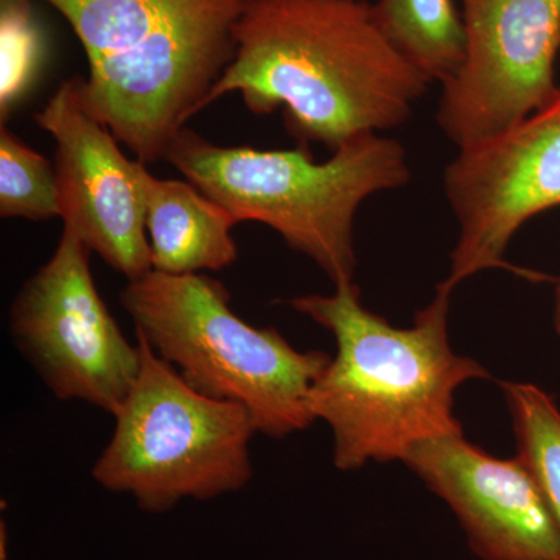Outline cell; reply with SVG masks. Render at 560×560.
Here are the masks:
<instances>
[{
    "label": "cell",
    "mask_w": 560,
    "mask_h": 560,
    "mask_svg": "<svg viewBox=\"0 0 560 560\" xmlns=\"http://www.w3.org/2000/svg\"><path fill=\"white\" fill-rule=\"evenodd\" d=\"M234 35L202 109L238 92L250 113L283 108L293 135L331 151L399 127L429 88L361 0H249Z\"/></svg>",
    "instance_id": "cell-1"
},
{
    "label": "cell",
    "mask_w": 560,
    "mask_h": 560,
    "mask_svg": "<svg viewBox=\"0 0 560 560\" xmlns=\"http://www.w3.org/2000/svg\"><path fill=\"white\" fill-rule=\"evenodd\" d=\"M452 291L440 283L408 329L364 308L355 282L327 296L289 301L337 341V357L313 383L311 410L334 433L338 469L401 460L420 442L463 434L453 412L456 389L490 375L478 361L453 352Z\"/></svg>",
    "instance_id": "cell-2"
},
{
    "label": "cell",
    "mask_w": 560,
    "mask_h": 560,
    "mask_svg": "<svg viewBox=\"0 0 560 560\" xmlns=\"http://www.w3.org/2000/svg\"><path fill=\"white\" fill-rule=\"evenodd\" d=\"M60 11L90 62L88 105L143 164L175 136L234 60L249 0H43Z\"/></svg>",
    "instance_id": "cell-3"
},
{
    "label": "cell",
    "mask_w": 560,
    "mask_h": 560,
    "mask_svg": "<svg viewBox=\"0 0 560 560\" xmlns=\"http://www.w3.org/2000/svg\"><path fill=\"white\" fill-rule=\"evenodd\" d=\"M164 161L224 206L238 223L257 221L278 232L329 276L353 282V220L361 202L410 180L407 151L377 132L342 143L326 162L305 147L257 150L221 147L183 128Z\"/></svg>",
    "instance_id": "cell-4"
},
{
    "label": "cell",
    "mask_w": 560,
    "mask_h": 560,
    "mask_svg": "<svg viewBox=\"0 0 560 560\" xmlns=\"http://www.w3.org/2000/svg\"><path fill=\"white\" fill-rule=\"evenodd\" d=\"M120 302L156 355L206 396L245 408L259 433L282 440L315 422L311 390L330 357L238 318L220 280L153 270L128 282Z\"/></svg>",
    "instance_id": "cell-5"
},
{
    "label": "cell",
    "mask_w": 560,
    "mask_h": 560,
    "mask_svg": "<svg viewBox=\"0 0 560 560\" xmlns=\"http://www.w3.org/2000/svg\"><path fill=\"white\" fill-rule=\"evenodd\" d=\"M136 337L139 375L113 415V436L92 478L151 514L245 488L253 477L249 442L259 433L249 412L195 389Z\"/></svg>",
    "instance_id": "cell-6"
},
{
    "label": "cell",
    "mask_w": 560,
    "mask_h": 560,
    "mask_svg": "<svg viewBox=\"0 0 560 560\" xmlns=\"http://www.w3.org/2000/svg\"><path fill=\"white\" fill-rule=\"evenodd\" d=\"M91 249L65 226L49 260L22 285L10 331L57 399L114 415L140 371V348L125 338L92 279Z\"/></svg>",
    "instance_id": "cell-7"
},
{
    "label": "cell",
    "mask_w": 560,
    "mask_h": 560,
    "mask_svg": "<svg viewBox=\"0 0 560 560\" xmlns=\"http://www.w3.org/2000/svg\"><path fill=\"white\" fill-rule=\"evenodd\" d=\"M444 189L459 223L452 270L455 290L504 261L515 232L537 213L560 206V88L547 105L514 127L460 147L445 168Z\"/></svg>",
    "instance_id": "cell-8"
},
{
    "label": "cell",
    "mask_w": 560,
    "mask_h": 560,
    "mask_svg": "<svg viewBox=\"0 0 560 560\" xmlns=\"http://www.w3.org/2000/svg\"><path fill=\"white\" fill-rule=\"evenodd\" d=\"M467 57L438 124L459 147L492 138L555 97L560 0H460Z\"/></svg>",
    "instance_id": "cell-9"
},
{
    "label": "cell",
    "mask_w": 560,
    "mask_h": 560,
    "mask_svg": "<svg viewBox=\"0 0 560 560\" xmlns=\"http://www.w3.org/2000/svg\"><path fill=\"white\" fill-rule=\"evenodd\" d=\"M36 124L55 140L60 217L91 253L128 279L153 271L145 226L147 164L125 156L92 113L84 80L62 81Z\"/></svg>",
    "instance_id": "cell-10"
},
{
    "label": "cell",
    "mask_w": 560,
    "mask_h": 560,
    "mask_svg": "<svg viewBox=\"0 0 560 560\" xmlns=\"http://www.w3.org/2000/svg\"><path fill=\"white\" fill-rule=\"evenodd\" d=\"M405 464L441 497L482 560H560V528L521 458L499 459L463 434L420 442Z\"/></svg>",
    "instance_id": "cell-11"
},
{
    "label": "cell",
    "mask_w": 560,
    "mask_h": 560,
    "mask_svg": "<svg viewBox=\"0 0 560 560\" xmlns=\"http://www.w3.org/2000/svg\"><path fill=\"white\" fill-rule=\"evenodd\" d=\"M145 226L153 270L165 275L220 271L238 257V221L190 180H145Z\"/></svg>",
    "instance_id": "cell-12"
},
{
    "label": "cell",
    "mask_w": 560,
    "mask_h": 560,
    "mask_svg": "<svg viewBox=\"0 0 560 560\" xmlns=\"http://www.w3.org/2000/svg\"><path fill=\"white\" fill-rule=\"evenodd\" d=\"M372 13L390 46L423 77L445 84L458 75L467 32L453 0H378Z\"/></svg>",
    "instance_id": "cell-13"
},
{
    "label": "cell",
    "mask_w": 560,
    "mask_h": 560,
    "mask_svg": "<svg viewBox=\"0 0 560 560\" xmlns=\"http://www.w3.org/2000/svg\"><path fill=\"white\" fill-rule=\"evenodd\" d=\"M517 440L526 464L560 528V410L545 390L529 383H503Z\"/></svg>",
    "instance_id": "cell-14"
},
{
    "label": "cell",
    "mask_w": 560,
    "mask_h": 560,
    "mask_svg": "<svg viewBox=\"0 0 560 560\" xmlns=\"http://www.w3.org/2000/svg\"><path fill=\"white\" fill-rule=\"evenodd\" d=\"M0 215L32 221L60 217L55 167L5 125L0 128Z\"/></svg>",
    "instance_id": "cell-15"
},
{
    "label": "cell",
    "mask_w": 560,
    "mask_h": 560,
    "mask_svg": "<svg viewBox=\"0 0 560 560\" xmlns=\"http://www.w3.org/2000/svg\"><path fill=\"white\" fill-rule=\"evenodd\" d=\"M44 44L32 0H0V117L2 125L28 94L43 66Z\"/></svg>",
    "instance_id": "cell-16"
},
{
    "label": "cell",
    "mask_w": 560,
    "mask_h": 560,
    "mask_svg": "<svg viewBox=\"0 0 560 560\" xmlns=\"http://www.w3.org/2000/svg\"><path fill=\"white\" fill-rule=\"evenodd\" d=\"M556 330L560 335V278L558 279V285H556V313H555Z\"/></svg>",
    "instance_id": "cell-17"
}]
</instances>
